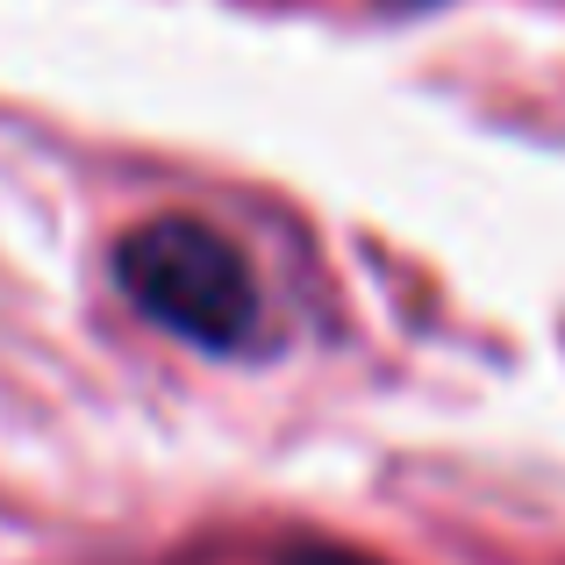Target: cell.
Here are the masks:
<instances>
[{"label": "cell", "mask_w": 565, "mask_h": 565, "mask_svg": "<svg viewBox=\"0 0 565 565\" xmlns=\"http://www.w3.org/2000/svg\"><path fill=\"white\" fill-rule=\"evenodd\" d=\"M279 565H386V558L351 552V544H322V537H308V544H287V552H279Z\"/></svg>", "instance_id": "cell-2"}, {"label": "cell", "mask_w": 565, "mask_h": 565, "mask_svg": "<svg viewBox=\"0 0 565 565\" xmlns=\"http://www.w3.org/2000/svg\"><path fill=\"white\" fill-rule=\"evenodd\" d=\"M115 287L129 294L143 322L166 337L207 351V359H244L258 351L265 294L236 236H222L201 215H151L115 236Z\"/></svg>", "instance_id": "cell-1"}]
</instances>
